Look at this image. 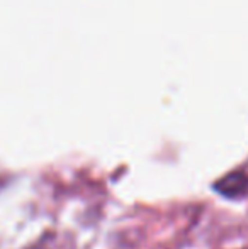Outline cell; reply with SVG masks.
<instances>
[{
    "instance_id": "1",
    "label": "cell",
    "mask_w": 248,
    "mask_h": 249,
    "mask_svg": "<svg viewBox=\"0 0 248 249\" xmlns=\"http://www.w3.org/2000/svg\"><path fill=\"white\" fill-rule=\"evenodd\" d=\"M219 192L226 197H238V195L247 194L248 190V177L245 173H229L228 177H225L223 180H219V183L216 185Z\"/></svg>"
}]
</instances>
